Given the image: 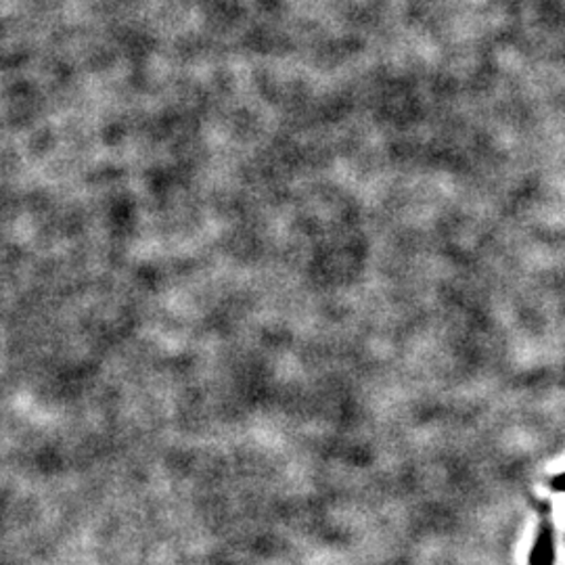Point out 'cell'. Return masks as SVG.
<instances>
[{"label": "cell", "mask_w": 565, "mask_h": 565, "mask_svg": "<svg viewBox=\"0 0 565 565\" xmlns=\"http://www.w3.org/2000/svg\"><path fill=\"white\" fill-rule=\"evenodd\" d=\"M551 555H553V545H551V539L545 536L539 545H536V565H546L551 562Z\"/></svg>", "instance_id": "6da1fadb"}]
</instances>
